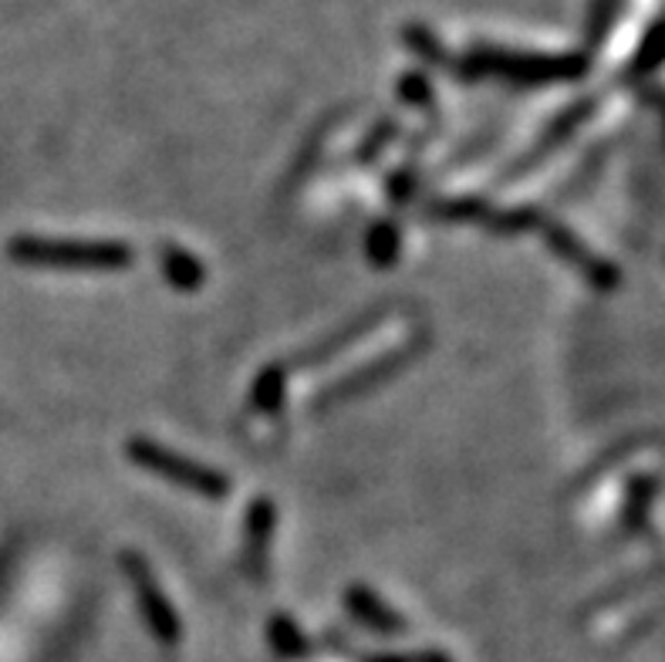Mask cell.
<instances>
[{
	"mask_svg": "<svg viewBox=\"0 0 665 662\" xmlns=\"http://www.w3.org/2000/svg\"><path fill=\"white\" fill-rule=\"evenodd\" d=\"M129 457L136 464H143L146 470L159 474V477H169L173 484L193 490V494H203V497H227L231 494V480L224 474H216L203 464H193L166 447H156L149 439H133L129 444Z\"/></svg>",
	"mask_w": 665,
	"mask_h": 662,
	"instance_id": "7a4b0ae2",
	"label": "cell"
},
{
	"mask_svg": "<svg viewBox=\"0 0 665 662\" xmlns=\"http://www.w3.org/2000/svg\"><path fill=\"white\" fill-rule=\"evenodd\" d=\"M18 257L58 271H126L133 251L113 241H21Z\"/></svg>",
	"mask_w": 665,
	"mask_h": 662,
	"instance_id": "6da1fadb",
	"label": "cell"
},
{
	"mask_svg": "<svg viewBox=\"0 0 665 662\" xmlns=\"http://www.w3.org/2000/svg\"><path fill=\"white\" fill-rule=\"evenodd\" d=\"M163 271H166V278H169L173 284H179V288H193V284L203 281L199 261L189 257V254H183V251H163Z\"/></svg>",
	"mask_w": 665,
	"mask_h": 662,
	"instance_id": "277c9868",
	"label": "cell"
},
{
	"mask_svg": "<svg viewBox=\"0 0 665 662\" xmlns=\"http://www.w3.org/2000/svg\"><path fill=\"white\" fill-rule=\"evenodd\" d=\"M129 572H133V582H136V592H139V598L146 602V612H149V622L159 629V632H166V635H173L176 632V619H173V609L156 595L159 588L153 585V578L146 575V568H143V562H133L129 565Z\"/></svg>",
	"mask_w": 665,
	"mask_h": 662,
	"instance_id": "3957f363",
	"label": "cell"
}]
</instances>
